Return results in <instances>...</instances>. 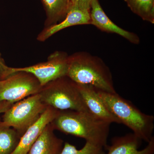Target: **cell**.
<instances>
[{
    "mask_svg": "<svg viewBox=\"0 0 154 154\" xmlns=\"http://www.w3.org/2000/svg\"><path fill=\"white\" fill-rule=\"evenodd\" d=\"M42 1L47 15L45 28L55 25L60 22V20H63L70 8L69 0Z\"/></svg>",
    "mask_w": 154,
    "mask_h": 154,
    "instance_id": "5bb4252c",
    "label": "cell"
},
{
    "mask_svg": "<svg viewBox=\"0 0 154 154\" xmlns=\"http://www.w3.org/2000/svg\"><path fill=\"white\" fill-rule=\"evenodd\" d=\"M14 73L13 68L8 66L6 65L0 53V79H5Z\"/></svg>",
    "mask_w": 154,
    "mask_h": 154,
    "instance_id": "ac0fdd59",
    "label": "cell"
},
{
    "mask_svg": "<svg viewBox=\"0 0 154 154\" xmlns=\"http://www.w3.org/2000/svg\"><path fill=\"white\" fill-rule=\"evenodd\" d=\"M69 56L63 51H54L49 56L46 61L25 67L13 68V72L30 73L42 87L51 81L66 75Z\"/></svg>",
    "mask_w": 154,
    "mask_h": 154,
    "instance_id": "52a82bcc",
    "label": "cell"
},
{
    "mask_svg": "<svg viewBox=\"0 0 154 154\" xmlns=\"http://www.w3.org/2000/svg\"><path fill=\"white\" fill-rule=\"evenodd\" d=\"M59 111L48 106L38 120L28 128L22 135L17 147L10 154H28L45 128L56 117Z\"/></svg>",
    "mask_w": 154,
    "mask_h": 154,
    "instance_id": "ba28073f",
    "label": "cell"
},
{
    "mask_svg": "<svg viewBox=\"0 0 154 154\" xmlns=\"http://www.w3.org/2000/svg\"><path fill=\"white\" fill-rule=\"evenodd\" d=\"M78 86L90 113L97 118L110 124L112 123L121 124L118 119L106 107L97 94L96 88L88 85L78 84Z\"/></svg>",
    "mask_w": 154,
    "mask_h": 154,
    "instance_id": "8fae6325",
    "label": "cell"
},
{
    "mask_svg": "<svg viewBox=\"0 0 154 154\" xmlns=\"http://www.w3.org/2000/svg\"><path fill=\"white\" fill-rule=\"evenodd\" d=\"M42 86L30 73L18 71L0 79V101L14 103L38 94Z\"/></svg>",
    "mask_w": 154,
    "mask_h": 154,
    "instance_id": "8992f818",
    "label": "cell"
},
{
    "mask_svg": "<svg viewBox=\"0 0 154 154\" xmlns=\"http://www.w3.org/2000/svg\"><path fill=\"white\" fill-rule=\"evenodd\" d=\"M90 12L78 8H71L66 17L62 21L55 25L45 28L37 36L39 42L45 41L60 30L74 25L91 24Z\"/></svg>",
    "mask_w": 154,
    "mask_h": 154,
    "instance_id": "7c38bea8",
    "label": "cell"
},
{
    "mask_svg": "<svg viewBox=\"0 0 154 154\" xmlns=\"http://www.w3.org/2000/svg\"><path fill=\"white\" fill-rule=\"evenodd\" d=\"M21 135L16 130L2 124L0 121V154H10L17 147Z\"/></svg>",
    "mask_w": 154,
    "mask_h": 154,
    "instance_id": "9a60e30c",
    "label": "cell"
},
{
    "mask_svg": "<svg viewBox=\"0 0 154 154\" xmlns=\"http://www.w3.org/2000/svg\"><path fill=\"white\" fill-rule=\"evenodd\" d=\"M14 104L6 101H0V114L5 113Z\"/></svg>",
    "mask_w": 154,
    "mask_h": 154,
    "instance_id": "ffe728a7",
    "label": "cell"
},
{
    "mask_svg": "<svg viewBox=\"0 0 154 154\" xmlns=\"http://www.w3.org/2000/svg\"><path fill=\"white\" fill-rule=\"evenodd\" d=\"M47 107L42 101L39 94L28 96L15 102L6 110L1 122L14 128L22 136L38 120Z\"/></svg>",
    "mask_w": 154,
    "mask_h": 154,
    "instance_id": "5b68a950",
    "label": "cell"
},
{
    "mask_svg": "<svg viewBox=\"0 0 154 154\" xmlns=\"http://www.w3.org/2000/svg\"><path fill=\"white\" fill-rule=\"evenodd\" d=\"M54 130L85 140L86 142L105 148L110 123L88 111L60 110L51 122Z\"/></svg>",
    "mask_w": 154,
    "mask_h": 154,
    "instance_id": "6da1fadb",
    "label": "cell"
},
{
    "mask_svg": "<svg viewBox=\"0 0 154 154\" xmlns=\"http://www.w3.org/2000/svg\"><path fill=\"white\" fill-rule=\"evenodd\" d=\"M46 106L60 110L90 112L80 93L78 84L67 76L51 81L42 87L38 93Z\"/></svg>",
    "mask_w": 154,
    "mask_h": 154,
    "instance_id": "277c9868",
    "label": "cell"
},
{
    "mask_svg": "<svg viewBox=\"0 0 154 154\" xmlns=\"http://www.w3.org/2000/svg\"><path fill=\"white\" fill-rule=\"evenodd\" d=\"M141 140L133 133L113 137L110 145L105 149L107 154H154V137L148 143L144 148L139 150Z\"/></svg>",
    "mask_w": 154,
    "mask_h": 154,
    "instance_id": "30bf717a",
    "label": "cell"
},
{
    "mask_svg": "<svg viewBox=\"0 0 154 154\" xmlns=\"http://www.w3.org/2000/svg\"><path fill=\"white\" fill-rule=\"evenodd\" d=\"M91 25L99 29L108 33H115L124 37L134 44L138 45L140 39L135 33L119 27L107 17L103 11L98 0H93L90 10Z\"/></svg>",
    "mask_w": 154,
    "mask_h": 154,
    "instance_id": "9c48e42d",
    "label": "cell"
},
{
    "mask_svg": "<svg viewBox=\"0 0 154 154\" xmlns=\"http://www.w3.org/2000/svg\"><path fill=\"white\" fill-rule=\"evenodd\" d=\"M66 76L77 84L93 86L107 93H116L109 67L101 58L86 51L69 56Z\"/></svg>",
    "mask_w": 154,
    "mask_h": 154,
    "instance_id": "7a4b0ae2",
    "label": "cell"
},
{
    "mask_svg": "<svg viewBox=\"0 0 154 154\" xmlns=\"http://www.w3.org/2000/svg\"><path fill=\"white\" fill-rule=\"evenodd\" d=\"M54 130L51 123L48 125L28 154H60L63 141L56 135Z\"/></svg>",
    "mask_w": 154,
    "mask_h": 154,
    "instance_id": "4fadbf2b",
    "label": "cell"
},
{
    "mask_svg": "<svg viewBox=\"0 0 154 154\" xmlns=\"http://www.w3.org/2000/svg\"><path fill=\"white\" fill-rule=\"evenodd\" d=\"M69 2L71 8L72 5L73 4L75 0H69Z\"/></svg>",
    "mask_w": 154,
    "mask_h": 154,
    "instance_id": "44dd1931",
    "label": "cell"
},
{
    "mask_svg": "<svg viewBox=\"0 0 154 154\" xmlns=\"http://www.w3.org/2000/svg\"><path fill=\"white\" fill-rule=\"evenodd\" d=\"M104 148L86 142L85 144L81 149L68 142L64 143L60 154H105Z\"/></svg>",
    "mask_w": 154,
    "mask_h": 154,
    "instance_id": "e0dca14e",
    "label": "cell"
},
{
    "mask_svg": "<svg viewBox=\"0 0 154 154\" xmlns=\"http://www.w3.org/2000/svg\"><path fill=\"white\" fill-rule=\"evenodd\" d=\"M92 1L93 0H75L71 8L74 7L83 11L90 12Z\"/></svg>",
    "mask_w": 154,
    "mask_h": 154,
    "instance_id": "d6986e66",
    "label": "cell"
},
{
    "mask_svg": "<svg viewBox=\"0 0 154 154\" xmlns=\"http://www.w3.org/2000/svg\"><path fill=\"white\" fill-rule=\"evenodd\" d=\"M131 11L144 21L154 23V0H125Z\"/></svg>",
    "mask_w": 154,
    "mask_h": 154,
    "instance_id": "2e32d148",
    "label": "cell"
},
{
    "mask_svg": "<svg viewBox=\"0 0 154 154\" xmlns=\"http://www.w3.org/2000/svg\"><path fill=\"white\" fill-rule=\"evenodd\" d=\"M96 91L106 107L121 124L129 128L133 133L142 140L148 143L151 140L153 136V116L143 113L131 102L117 93L112 94L97 89Z\"/></svg>",
    "mask_w": 154,
    "mask_h": 154,
    "instance_id": "3957f363",
    "label": "cell"
}]
</instances>
